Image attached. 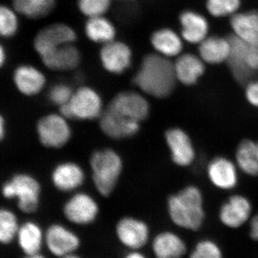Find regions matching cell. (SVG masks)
Listing matches in <instances>:
<instances>
[{"label": "cell", "mask_w": 258, "mask_h": 258, "mask_svg": "<svg viewBox=\"0 0 258 258\" xmlns=\"http://www.w3.org/2000/svg\"><path fill=\"white\" fill-rule=\"evenodd\" d=\"M231 26L235 36L251 45H258V11H249L234 15Z\"/></svg>", "instance_id": "obj_24"}, {"label": "cell", "mask_w": 258, "mask_h": 258, "mask_svg": "<svg viewBox=\"0 0 258 258\" xmlns=\"http://www.w3.org/2000/svg\"><path fill=\"white\" fill-rule=\"evenodd\" d=\"M48 69L56 71H69L79 66L81 55L74 44L63 45L41 57Z\"/></svg>", "instance_id": "obj_22"}, {"label": "cell", "mask_w": 258, "mask_h": 258, "mask_svg": "<svg viewBox=\"0 0 258 258\" xmlns=\"http://www.w3.org/2000/svg\"><path fill=\"white\" fill-rule=\"evenodd\" d=\"M208 174L212 184L220 189H233L237 185V167L227 158L217 157L213 159L208 165Z\"/></svg>", "instance_id": "obj_16"}, {"label": "cell", "mask_w": 258, "mask_h": 258, "mask_svg": "<svg viewBox=\"0 0 258 258\" xmlns=\"http://www.w3.org/2000/svg\"><path fill=\"white\" fill-rule=\"evenodd\" d=\"M153 253L156 258H181L186 246L181 237L171 232H163L152 242Z\"/></svg>", "instance_id": "obj_18"}, {"label": "cell", "mask_w": 258, "mask_h": 258, "mask_svg": "<svg viewBox=\"0 0 258 258\" xmlns=\"http://www.w3.org/2000/svg\"><path fill=\"white\" fill-rule=\"evenodd\" d=\"M18 20L13 10L2 6L0 9V33L3 37H10L16 33Z\"/></svg>", "instance_id": "obj_33"}, {"label": "cell", "mask_w": 258, "mask_h": 258, "mask_svg": "<svg viewBox=\"0 0 258 258\" xmlns=\"http://www.w3.org/2000/svg\"><path fill=\"white\" fill-rule=\"evenodd\" d=\"M45 244L51 254L62 258L74 254L79 249L81 241L76 232L66 226L53 224L45 231Z\"/></svg>", "instance_id": "obj_7"}, {"label": "cell", "mask_w": 258, "mask_h": 258, "mask_svg": "<svg viewBox=\"0 0 258 258\" xmlns=\"http://www.w3.org/2000/svg\"><path fill=\"white\" fill-rule=\"evenodd\" d=\"M69 104L72 111L73 118L93 119L101 114V98L91 88H79L73 95Z\"/></svg>", "instance_id": "obj_12"}, {"label": "cell", "mask_w": 258, "mask_h": 258, "mask_svg": "<svg viewBox=\"0 0 258 258\" xmlns=\"http://www.w3.org/2000/svg\"><path fill=\"white\" fill-rule=\"evenodd\" d=\"M189 258H223L221 249L213 241L202 240L197 244Z\"/></svg>", "instance_id": "obj_35"}, {"label": "cell", "mask_w": 258, "mask_h": 258, "mask_svg": "<svg viewBox=\"0 0 258 258\" xmlns=\"http://www.w3.org/2000/svg\"><path fill=\"white\" fill-rule=\"evenodd\" d=\"M200 57L209 64H220L228 60L231 52L229 39L213 36L207 37L199 47Z\"/></svg>", "instance_id": "obj_23"}, {"label": "cell", "mask_w": 258, "mask_h": 258, "mask_svg": "<svg viewBox=\"0 0 258 258\" xmlns=\"http://www.w3.org/2000/svg\"><path fill=\"white\" fill-rule=\"evenodd\" d=\"M23 258H46L45 256L42 255V254L40 253L35 254H31V255H25V257Z\"/></svg>", "instance_id": "obj_41"}, {"label": "cell", "mask_w": 258, "mask_h": 258, "mask_svg": "<svg viewBox=\"0 0 258 258\" xmlns=\"http://www.w3.org/2000/svg\"><path fill=\"white\" fill-rule=\"evenodd\" d=\"M181 35L190 43H201L208 35L209 26L203 15L193 11H185L179 18Z\"/></svg>", "instance_id": "obj_19"}, {"label": "cell", "mask_w": 258, "mask_h": 258, "mask_svg": "<svg viewBox=\"0 0 258 258\" xmlns=\"http://www.w3.org/2000/svg\"><path fill=\"white\" fill-rule=\"evenodd\" d=\"M241 0H207L209 13L217 18L234 14L240 8Z\"/></svg>", "instance_id": "obj_32"}, {"label": "cell", "mask_w": 258, "mask_h": 258, "mask_svg": "<svg viewBox=\"0 0 258 258\" xmlns=\"http://www.w3.org/2000/svg\"><path fill=\"white\" fill-rule=\"evenodd\" d=\"M20 226L14 212L7 209L0 212V242L4 245L11 244L17 239Z\"/></svg>", "instance_id": "obj_31"}, {"label": "cell", "mask_w": 258, "mask_h": 258, "mask_svg": "<svg viewBox=\"0 0 258 258\" xmlns=\"http://www.w3.org/2000/svg\"><path fill=\"white\" fill-rule=\"evenodd\" d=\"M153 47L164 57H174L182 50V42L179 35L169 29H161L153 34Z\"/></svg>", "instance_id": "obj_27"}, {"label": "cell", "mask_w": 258, "mask_h": 258, "mask_svg": "<svg viewBox=\"0 0 258 258\" xmlns=\"http://www.w3.org/2000/svg\"><path fill=\"white\" fill-rule=\"evenodd\" d=\"M62 258H81L79 257V256L76 255V254H70V255L66 256V257H63Z\"/></svg>", "instance_id": "obj_43"}, {"label": "cell", "mask_w": 258, "mask_h": 258, "mask_svg": "<svg viewBox=\"0 0 258 258\" xmlns=\"http://www.w3.org/2000/svg\"><path fill=\"white\" fill-rule=\"evenodd\" d=\"M108 109L128 119L140 122L149 113V104L143 96L134 92L119 93L112 100Z\"/></svg>", "instance_id": "obj_11"}, {"label": "cell", "mask_w": 258, "mask_h": 258, "mask_svg": "<svg viewBox=\"0 0 258 258\" xmlns=\"http://www.w3.org/2000/svg\"><path fill=\"white\" fill-rule=\"evenodd\" d=\"M237 166L245 174L258 176V142L242 141L236 152Z\"/></svg>", "instance_id": "obj_28"}, {"label": "cell", "mask_w": 258, "mask_h": 258, "mask_svg": "<svg viewBox=\"0 0 258 258\" xmlns=\"http://www.w3.org/2000/svg\"><path fill=\"white\" fill-rule=\"evenodd\" d=\"M40 193V185L36 180L25 174L14 176L3 188L5 198H18L20 210L28 214L33 213L38 208Z\"/></svg>", "instance_id": "obj_5"}, {"label": "cell", "mask_w": 258, "mask_h": 258, "mask_svg": "<svg viewBox=\"0 0 258 258\" xmlns=\"http://www.w3.org/2000/svg\"><path fill=\"white\" fill-rule=\"evenodd\" d=\"M123 258H147L144 254L141 253L138 250L131 251L125 254Z\"/></svg>", "instance_id": "obj_39"}, {"label": "cell", "mask_w": 258, "mask_h": 258, "mask_svg": "<svg viewBox=\"0 0 258 258\" xmlns=\"http://www.w3.org/2000/svg\"><path fill=\"white\" fill-rule=\"evenodd\" d=\"M245 96L252 106L258 108V79H253L246 85Z\"/></svg>", "instance_id": "obj_37"}, {"label": "cell", "mask_w": 258, "mask_h": 258, "mask_svg": "<svg viewBox=\"0 0 258 258\" xmlns=\"http://www.w3.org/2000/svg\"><path fill=\"white\" fill-rule=\"evenodd\" d=\"M101 60L107 71L113 74H122L130 66L132 51L123 42L113 40L102 47Z\"/></svg>", "instance_id": "obj_15"}, {"label": "cell", "mask_w": 258, "mask_h": 258, "mask_svg": "<svg viewBox=\"0 0 258 258\" xmlns=\"http://www.w3.org/2000/svg\"><path fill=\"white\" fill-rule=\"evenodd\" d=\"M15 11L30 19L44 18L55 8V0H13Z\"/></svg>", "instance_id": "obj_30"}, {"label": "cell", "mask_w": 258, "mask_h": 258, "mask_svg": "<svg viewBox=\"0 0 258 258\" xmlns=\"http://www.w3.org/2000/svg\"><path fill=\"white\" fill-rule=\"evenodd\" d=\"M37 132L45 147L58 148L67 143L71 130L63 116L50 114L39 120Z\"/></svg>", "instance_id": "obj_10"}, {"label": "cell", "mask_w": 258, "mask_h": 258, "mask_svg": "<svg viewBox=\"0 0 258 258\" xmlns=\"http://www.w3.org/2000/svg\"><path fill=\"white\" fill-rule=\"evenodd\" d=\"M86 34L91 41L108 43L113 41L115 30L113 24L103 16L91 18L86 24Z\"/></svg>", "instance_id": "obj_29"}, {"label": "cell", "mask_w": 258, "mask_h": 258, "mask_svg": "<svg viewBox=\"0 0 258 258\" xmlns=\"http://www.w3.org/2000/svg\"><path fill=\"white\" fill-rule=\"evenodd\" d=\"M5 56H6V54H5L4 48L1 47V50H0V62H1V64L4 63Z\"/></svg>", "instance_id": "obj_40"}, {"label": "cell", "mask_w": 258, "mask_h": 258, "mask_svg": "<svg viewBox=\"0 0 258 258\" xmlns=\"http://www.w3.org/2000/svg\"><path fill=\"white\" fill-rule=\"evenodd\" d=\"M166 141L171 151L173 161L177 165L189 166L195 159V151L188 134L179 128L169 129Z\"/></svg>", "instance_id": "obj_13"}, {"label": "cell", "mask_w": 258, "mask_h": 258, "mask_svg": "<svg viewBox=\"0 0 258 258\" xmlns=\"http://www.w3.org/2000/svg\"><path fill=\"white\" fill-rule=\"evenodd\" d=\"M250 236L254 240L258 241V213L251 221Z\"/></svg>", "instance_id": "obj_38"}, {"label": "cell", "mask_w": 258, "mask_h": 258, "mask_svg": "<svg viewBox=\"0 0 258 258\" xmlns=\"http://www.w3.org/2000/svg\"><path fill=\"white\" fill-rule=\"evenodd\" d=\"M91 165L96 189L103 196H109L121 171L119 156L110 149L96 152L91 157Z\"/></svg>", "instance_id": "obj_4"}, {"label": "cell", "mask_w": 258, "mask_h": 258, "mask_svg": "<svg viewBox=\"0 0 258 258\" xmlns=\"http://www.w3.org/2000/svg\"><path fill=\"white\" fill-rule=\"evenodd\" d=\"M168 212L175 225L186 230H199L205 220L201 191L189 186L172 195L168 200Z\"/></svg>", "instance_id": "obj_2"}, {"label": "cell", "mask_w": 258, "mask_h": 258, "mask_svg": "<svg viewBox=\"0 0 258 258\" xmlns=\"http://www.w3.org/2000/svg\"><path fill=\"white\" fill-rule=\"evenodd\" d=\"M17 240L25 255L38 254L45 242V233L36 222L28 221L20 225Z\"/></svg>", "instance_id": "obj_21"}, {"label": "cell", "mask_w": 258, "mask_h": 258, "mask_svg": "<svg viewBox=\"0 0 258 258\" xmlns=\"http://www.w3.org/2000/svg\"><path fill=\"white\" fill-rule=\"evenodd\" d=\"M76 38V32L69 25L54 24L42 29L37 33L34 41V47L42 57L58 47L74 44Z\"/></svg>", "instance_id": "obj_6"}, {"label": "cell", "mask_w": 258, "mask_h": 258, "mask_svg": "<svg viewBox=\"0 0 258 258\" xmlns=\"http://www.w3.org/2000/svg\"><path fill=\"white\" fill-rule=\"evenodd\" d=\"M84 174L79 166L66 163L57 166L52 174V181L57 189L64 191H71L82 184Z\"/></svg>", "instance_id": "obj_26"}, {"label": "cell", "mask_w": 258, "mask_h": 258, "mask_svg": "<svg viewBox=\"0 0 258 258\" xmlns=\"http://www.w3.org/2000/svg\"><path fill=\"white\" fill-rule=\"evenodd\" d=\"M100 124L103 132L113 139L132 137L139 129V122L125 118L108 108L102 115Z\"/></svg>", "instance_id": "obj_17"}, {"label": "cell", "mask_w": 258, "mask_h": 258, "mask_svg": "<svg viewBox=\"0 0 258 258\" xmlns=\"http://www.w3.org/2000/svg\"><path fill=\"white\" fill-rule=\"evenodd\" d=\"M98 206L94 200L86 194H77L64 205V217L71 223L85 226L92 224L98 217Z\"/></svg>", "instance_id": "obj_9"}, {"label": "cell", "mask_w": 258, "mask_h": 258, "mask_svg": "<svg viewBox=\"0 0 258 258\" xmlns=\"http://www.w3.org/2000/svg\"><path fill=\"white\" fill-rule=\"evenodd\" d=\"M74 93L69 86L63 84L57 85L51 89L49 93V98L52 103L62 106L69 103Z\"/></svg>", "instance_id": "obj_36"}, {"label": "cell", "mask_w": 258, "mask_h": 258, "mask_svg": "<svg viewBox=\"0 0 258 258\" xmlns=\"http://www.w3.org/2000/svg\"><path fill=\"white\" fill-rule=\"evenodd\" d=\"M252 205L247 198L242 195H233L222 205L220 218L224 225L231 228L243 225L250 217Z\"/></svg>", "instance_id": "obj_14"}, {"label": "cell", "mask_w": 258, "mask_h": 258, "mask_svg": "<svg viewBox=\"0 0 258 258\" xmlns=\"http://www.w3.org/2000/svg\"><path fill=\"white\" fill-rule=\"evenodd\" d=\"M110 5L111 0H79L81 13L90 18L102 16L106 13Z\"/></svg>", "instance_id": "obj_34"}, {"label": "cell", "mask_w": 258, "mask_h": 258, "mask_svg": "<svg viewBox=\"0 0 258 258\" xmlns=\"http://www.w3.org/2000/svg\"><path fill=\"white\" fill-rule=\"evenodd\" d=\"M14 80L20 92L28 96L40 92L45 83L43 74L35 68L29 66L18 68L15 72Z\"/></svg>", "instance_id": "obj_25"}, {"label": "cell", "mask_w": 258, "mask_h": 258, "mask_svg": "<svg viewBox=\"0 0 258 258\" xmlns=\"http://www.w3.org/2000/svg\"><path fill=\"white\" fill-rule=\"evenodd\" d=\"M3 134H4V120L3 118L1 119V137L2 138L3 137Z\"/></svg>", "instance_id": "obj_42"}, {"label": "cell", "mask_w": 258, "mask_h": 258, "mask_svg": "<svg viewBox=\"0 0 258 258\" xmlns=\"http://www.w3.org/2000/svg\"><path fill=\"white\" fill-rule=\"evenodd\" d=\"M231 52L227 62L237 82L247 85L258 74V45L244 42L235 35L229 37Z\"/></svg>", "instance_id": "obj_3"}, {"label": "cell", "mask_w": 258, "mask_h": 258, "mask_svg": "<svg viewBox=\"0 0 258 258\" xmlns=\"http://www.w3.org/2000/svg\"><path fill=\"white\" fill-rule=\"evenodd\" d=\"M204 62L202 58L192 54L180 56L174 64L176 79L186 86L195 84L205 72Z\"/></svg>", "instance_id": "obj_20"}, {"label": "cell", "mask_w": 258, "mask_h": 258, "mask_svg": "<svg viewBox=\"0 0 258 258\" xmlns=\"http://www.w3.org/2000/svg\"><path fill=\"white\" fill-rule=\"evenodd\" d=\"M177 81L174 64L164 56L149 54L144 57L134 82L144 92L166 98L174 91Z\"/></svg>", "instance_id": "obj_1"}, {"label": "cell", "mask_w": 258, "mask_h": 258, "mask_svg": "<svg viewBox=\"0 0 258 258\" xmlns=\"http://www.w3.org/2000/svg\"><path fill=\"white\" fill-rule=\"evenodd\" d=\"M115 235L125 247L131 250H139L147 244L149 228L142 220L132 217L120 219L115 225Z\"/></svg>", "instance_id": "obj_8"}]
</instances>
